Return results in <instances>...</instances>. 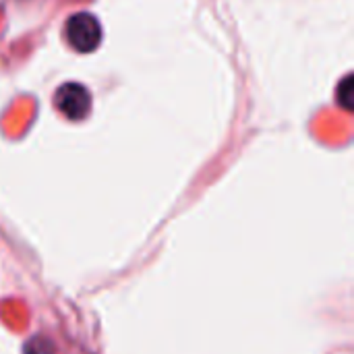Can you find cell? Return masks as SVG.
<instances>
[{"mask_svg": "<svg viewBox=\"0 0 354 354\" xmlns=\"http://www.w3.org/2000/svg\"><path fill=\"white\" fill-rule=\"evenodd\" d=\"M66 41L77 52H93L102 41V27L100 21L89 12H77L66 21L64 27Z\"/></svg>", "mask_w": 354, "mask_h": 354, "instance_id": "6da1fadb", "label": "cell"}, {"mask_svg": "<svg viewBox=\"0 0 354 354\" xmlns=\"http://www.w3.org/2000/svg\"><path fill=\"white\" fill-rule=\"evenodd\" d=\"M23 354H56V348H54V344H52L48 338H44V336H33V338L25 344Z\"/></svg>", "mask_w": 354, "mask_h": 354, "instance_id": "3957f363", "label": "cell"}, {"mask_svg": "<svg viewBox=\"0 0 354 354\" xmlns=\"http://www.w3.org/2000/svg\"><path fill=\"white\" fill-rule=\"evenodd\" d=\"M54 106L68 120H83L89 114L91 97L81 83H64L54 95Z\"/></svg>", "mask_w": 354, "mask_h": 354, "instance_id": "7a4b0ae2", "label": "cell"}, {"mask_svg": "<svg viewBox=\"0 0 354 354\" xmlns=\"http://www.w3.org/2000/svg\"><path fill=\"white\" fill-rule=\"evenodd\" d=\"M353 77H346L342 81V85L338 87V97H340V104L346 108V110H353Z\"/></svg>", "mask_w": 354, "mask_h": 354, "instance_id": "277c9868", "label": "cell"}]
</instances>
